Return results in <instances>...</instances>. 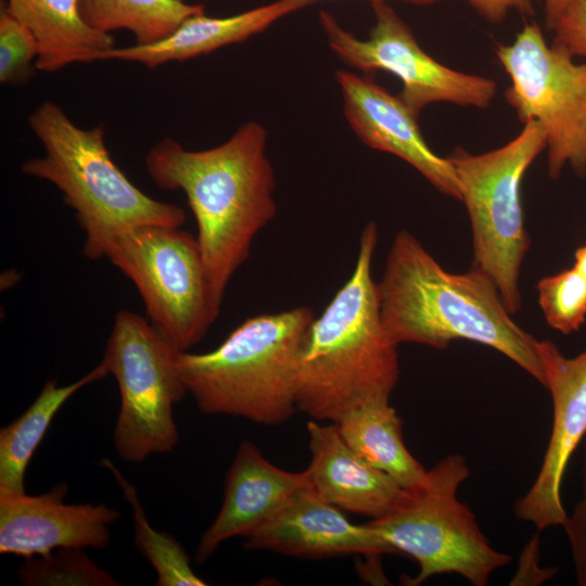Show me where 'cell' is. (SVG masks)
Segmentation results:
<instances>
[{"label":"cell","mask_w":586,"mask_h":586,"mask_svg":"<svg viewBox=\"0 0 586 586\" xmlns=\"http://www.w3.org/2000/svg\"><path fill=\"white\" fill-rule=\"evenodd\" d=\"M308 485L307 469L283 470L268 461L252 442H242L226 475L220 510L198 544L196 561L205 562L227 539L247 535Z\"/></svg>","instance_id":"2e32d148"},{"label":"cell","mask_w":586,"mask_h":586,"mask_svg":"<svg viewBox=\"0 0 586 586\" xmlns=\"http://www.w3.org/2000/svg\"><path fill=\"white\" fill-rule=\"evenodd\" d=\"M382 329L390 343L446 348L466 340L496 349L542 385L537 339L512 319L493 280L471 267L447 271L409 231H398L377 282Z\"/></svg>","instance_id":"7a4b0ae2"},{"label":"cell","mask_w":586,"mask_h":586,"mask_svg":"<svg viewBox=\"0 0 586 586\" xmlns=\"http://www.w3.org/2000/svg\"><path fill=\"white\" fill-rule=\"evenodd\" d=\"M27 586H116L118 582L97 565L81 548H61L26 559L17 570Z\"/></svg>","instance_id":"cb8c5ba5"},{"label":"cell","mask_w":586,"mask_h":586,"mask_svg":"<svg viewBox=\"0 0 586 586\" xmlns=\"http://www.w3.org/2000/svg\"><path fill=\"white\" fill-rule=\"evenodd\" d=\"M496 53L510 78L507 102L523 124L534 120L544 130L549 177L557 180L565 167L586 177V61L547 43L536 23Z\"/></svg>","instance_id":"9c48e42d"},{"label":"cell","mask_w":586,"mask_h":586,"mask_svg":"<svg viewBox=\"0 0 586 586\" xmlns=\"http://www.w3.org/2000/svg\"><path fill=\"white\" fill-rule=\"evenodd\" d=\"M583 496L562 526L568 536L577 585L586 586V437L584 438Z\"/></svg>","instance_id":"83f0119b"},{"label":"cell","mask_w":586,"mask_h":586,"mask_svg":"<svg viewBox=\"0 0 586 586\" xmlns=\"http://www.w3.org/2000/svg\"><path fill=\"white\" fill-rule=\"evenodd\" d=\"M28 126L42 143L43 155L28 158L21 170L62 192L86 234L82 252L88 259L105 258L128 230L184 224L180 206L143 193L119 169L105 146L103 126L79 128L53 101L37 106Z\"/></svg>","instance_id":"277c9868"},{"label":"cell","mask_w":586,"mask_h":586,"mask_svg":"<svg viewBox=\"0 0 586 586\" xmlns=\"http://www.w3.org/2000/svg\"><path fill=\"white\" fill-rule=\"evenodd\" d=\"M109 374L100 362L90 372L67 385L48 381L31 405L0 430V493L25 492L27 466L61 407L80 388Z\"/></svg>","instance_id":"44dd1931"},{"label":"cell","mask_w":586,"mask_h":586,"mask_svg":"<svg viewBox=\"0 0 586 586\" xmlns=\"http://www.w3.org/2000/svg\"><path fill=\"white\" fill-rule=\"evenodd\" d=\"M545 24L548 30H552L557 20L571 0H543Z\"/></svg>","instance_id":"f546056e"},{"label":"cell","mask_w":586,"mask_h":586,"mask_svg":"<svg viewBox=\"0 0 586 586\" xmlns=\"http://www.w3.org/2000/svg\"><path fill=\"white\" fill-rule=\"evenodd\" d=\"M179 353L149 319L129 310L116 314L101 362L120 393L113 440L122 460L139 463L178 444L173 410L187 393Z\"/></svg>","instance_id":"ba28073f"},{"label":"cell","mask_w":586,"mask_h":586,"mask_svg":"<svg viewBox=\"0 0 586 586\" xmlns=\"http://www.w3.org/2000/svg\"><path fill=\"white\" fill-rule=\"evenodd\" d=\"M544 386L552 400V426L539 472L530 489L514 504L515 517L538 531L562 525L568 518L561 485L568 462L586 437V349L565 357L548 340L537 341Z\"/></svg>","instance_id":"7c38bea8"},{"label":"cell","mask_w":586,"mask_h":586,"mask_svg":"<svg viewBox=\"0 0 586 586\" xmlns=\"http://www.w3.org/2000/svg\"><path fill=\"white\" fill-rule=\"evenodd\" d=\"M553 42L574 58L586 56V0H571L557 20Z\"/></svg>","instance_id":"4316f807"},{"label":"cell","mask_w":586,"mask_h":586,"mask_svg":"<svg viewBox=\"0 0 586 586\" xmlns=\"http://www.w3.org/2000/svg\"><path fill=\"white\" fill-rule=\"evenodd\" d=\"M314 2V0H276L227 17L195 14L186 18L163 40L144 46L114 47L102 55V60L137 62L150 69L168 62L186 61L228 44L242 42Z\"/></svg>","instance_id":"ac0fdd59"},{"label":"cell","mask_w":586,"mask_h":586,"mask_svg":"<svg viewBox=\"0 0 586 586\" xmlns=\"http://www.w3.org/2000/svg\"><path fill=\"white\" fill-rule=\"evenodd\" d=\"M469 476L466 458L448 455L426 470L418 486L405 489L393 509L368 522L396 553L418 562L410 585L438 574H458L474 586H485L496 570L512 560L492 547L475 514L458 499V489Z\"/></svg>","instance_id":"8992f818"},{"label":"cell","mask_w":586,"mask_h":586,"mask_svg":"<svg viewBox=\"0 0 586 586\" xmlns=\"http://www.w3.org/2000/svg\"><path fill=\"white\" fill-rule=\"evenodd\" d=\"M77 4L90 27L105 34L128 30L139 46L163 40L186 18L205 12L203 4L182 0H77Z\"/></svg>","instance_id":"7402d4cb"},{"label":"cell","mask_w":586,"mask_h":586,"mask_svg":"<svg viewBox=\"0 0 586 586\" xmlns=\"http://www.w3.org/2000/svg\"><path fill=\"white\" fill-rule=\"evenodd\" d=\"M5 10L35 36L37 69L58 72L73 63L102 60L114 48V38L90 27L81 17L77 0H7Z\"/></svg>","instance_id":"d6986e66"},{"label":"cell","mask_w":586,"mask_h":586,"mask_svg":"<svg viewBox=\"0 0 586 586\" xmlns=\"http://www.w3.org/2000/svg\"><path fill=\"white\" fill-rule=\"evenodd\" d=\"M378 227L361 231L354 271L314 319L296 364V407L319 422H337L353 408L390 398L399 379L397 346L382 329L372 259Z\"/></svg>","instance_id":"3957f363"},{"label":"cell","mask_w":586,"mask_h":586,"mask_svg":"<svg viewBox=\"0 0 586 586\" xmlns=\"http://www.w3.org/2000/svg\"><path fill=\"white\" fill-rule=\"evenodd\" d=\"M545 149L543 128L528 120L497 149L472 154L457 148L447 156L470 219L472 267L493 280L512 315L522 307L521 267L531 242L524 226L522 182Z\"/></svg>","instance_id":"52a82bcc"},{"label":"cell","mask_w":586,"mask_h":586,"mask_svg":"<svg viewBox=\"0 0 586 586\" xmlns=\"http://www.w3.org/2000/svg\"><path fill=\"white\" fill-rule=\"evenodd\" d=\"M538 304L548 326L563 334L577 331L586 319V278L572 266L542 278Z\"/></svg>","instance_id":"d4e9b609"},{"label":"cell","mask_w":586,"mask_h":586,"mask_svg":"<svg viewBox=\"0 0 586 586\" xmlns=\"http://www.w3.org/2000/svg\"><path fill=\"white\" fill-rule=\"evenodd\" d=\"M374 25L360 39L344 28L327 10L319 24L332 52L343 63L365 73L384 71L402 82L398 94L417 117L433 103L486 109L493 102L496 82L481 75L448 67L428 54L409 25L387 1H372Z\"/></svg>","instance_id":"8fae6325"},{"label":"cell","mask_w":586,"mask_h":586,"mask_svg":"<svg viewBox=\"0 0 586 586\" xmlns=\"http://www.w3.org/2000/svg\"><path fill=\"white\" fill-rule=\"evenodd\" d=\"M66 494L65 483L40 495L0 493V552L28 559L61 548H105L119 512L103 504H66Z\"/></svg>","instance_id":"4fadbf2b"},{"label":"cell","mask_w":586,"mask_h":586,"mask_svg":"<svg viewBox=\"0 0 586 586\" xmlns=\"http://www.w3.org/2000/svg\"><path fill=\"white\" fill-rule=\"evenodd\" d=\"M243 538L247 549L300 558L396 553L369 523H352L310 485L293 494Z\"/></svg>","instance_id":"9a60e30c"},{"label":"cell","mask_w":586,"mask_h":586,"mask_svg":"<svg viewBox=\"0 0 586 586\" xmlns=\"http://www.w3.org/2000/svg\"><path fill=\"white\" fill-rule=\"evenodd\" d=\"M203 1H209V0H203ZM314 1L316 2L318 0H314ZM372 1H390V0H370V2ZM396 1H404V2L418 4V5H428V4L436 3L441 0H396Z\"/></svg>","instance_id":"1f68e13d"},{"label":"cell","mask_w":586,"mask_h":586,"mask_svg":"<svg viewBox=\"0 0 586 586\" xmlns=\"http://www.w3.org/2000/svg\"><path fill=\"white\" fill-rule=\"evenodd\" d=\"M39 46L34 34L5 9L0 14V82L21 86L34 76Z\"/></svg>","instance_id":"484cf974"},{"label":"cell","mask_w":586,"mask_h":586,"mask_svg":"<svg viewBox=\"0 0 586 586\" xmlns=\"http://www.w3.org/2000/svg\"><path fill=\"white\" fill-rule=\"evenodd\" d=\"M574 257L573 266L586 278V244L575 251Z\"/></svg>","instance_id":"4dcf8cb0"},{"label":"cell","mask_w":586,"mask_h":586,"mask_svg":"<svg viewBox=\"0 0 586 586\" xmlns=\"http://www.w3.org/2000/svg\"><path fill=\"white\" fill-rule=\"evenodd\" d=\"M266 145V129L251 120L217 146L191 151L166 137L144 157L146 173L160 189L186 194L211 297L219 310L255 235L277 214L275 170Z\"/></svg>","instance_id":"6da1fadb"},{"label":"cell","mask_w":586,"mask_h":586,"mask_svg":"<svg viewBox=\"0 0 586 586\" xmlns=\"http://www.w3.org/2000/svg\"><path fill=\"white\" fill-rule=\"evenodd\" d=\"M540 0H468L471 8L486 22L499 24L510 11L531 15Z\"/></svg>","instance_id":"f1b7e54d"},{"label":"cell","mask_w":586,"mask_h":586,"mask_svg":"<svg viewBox=\"0 0 586 586\" xmlns=\"http://www.w3.org/2000/svg\"><path fill=\"white\" fill-rule=\"evenodd\" d=\"M105 258L136 285L149 321L180 352L219 315L195 237L177 227L142 226L118 237Z\"/></svg>","instance_id":"30bf717a"},{"label":"cell","mask_w":586,"mask_h":586,"mask_svg":"<svg viewBox=\"0 0 586 586\" xmlns=\"http://www.w3.org/2000/svg\"><path fill=\"white\" fill-rule=\"evenodd\" d=\"M347 445L369 464L405 489L418 486L426 474L403 440V421L390 398L368 400L335 422Z\"/></svg>","instance_id":"ffe728a7"},{"label":"cell","mask_w":586,"mask_h":586,"mask_svg":"<svg viewBox=\"0 0 586 586\" xmlns=\"http://www.w3.org/2000/svg\"><path fill=\"white\" fill-rule=\"evenodd\" d=\"M313 309L296 307L247 318L215 349L180 352L187 393L209 415L279 425L296 407V364Z\"/></svg>","instance_id":"5b68a950"},{"label":"cell","mask_w":586,"mask_h":586,"mask_svg":"<svg viewBox=\"0 0 586 586\" xmlns=\"http://www.w3.org/2000/svg\"><path fill=\"white\" fill-rule=\"evenodd\" d=\"M307 432L310 486L324 501L342 511L377 519L404 496L405 488L347 445L335 423L309 420Z\"/></svg>","instance_id":"e0dca14e"},{"label":"cell","mask_w":586,"mask_h":586,"mask_svg":"<svg viewBox=\"0 0 586 586\" xmlns=\"http://www.w3.org/2000/svg\"><path fill=\"white\" fill-rule=\"evenodd\" d=\"M335 79L345 119L365 145L402 158L438 192L461 200L460 184L449 160L429 146L418 117L398 95H393L372 79L346 69H337Z\"/></svg>","instance_id":"5bb4252c"},{"label":"cell","mask_w":586,"mask_h":586,"mask_svg":"<svg viewBox=\"0 0 586 586\" xmlns=\"http://www.w3.org/2000/svg\"><path fill=\"white\" fill-rule=\"evenodd\" d=\"M120 486L131 507L133 543L156 572L157 586H204L207 583L192 569L190 558L170 534L155 530L148 521L136 487L123 475L111 459H102Z\"/></svg>","instance_id":"603a6c76"}]
</instances>
